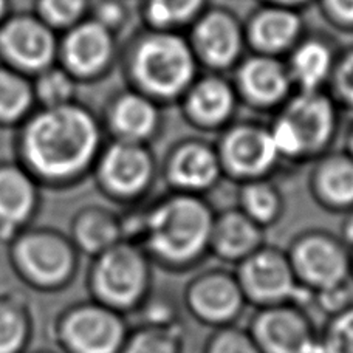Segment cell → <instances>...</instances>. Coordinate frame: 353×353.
Wrapping results in <instances>:
<instances>
[{"label":"cell","mask_w":353,"mask_h":353,"mask_svg":"<svg viewBox=\"0 0 353 353\" xmlns=\"http://www.w3.org/2000/svg\"><path fill=\"white\" fill-rule=\"evenodd\" d=\"M97 123L81 107H46L31 119L21 143V165L41 188L65 189L88 172L98 157Z\"/></svg>","instance_id":"6da1fadb"},{"label":"cell","mask_w":353,"mask_h":353,"mask_svg":"<svg viewBox=\"0 0 353 353\" xmlns=\"http://www.w3.org/2000/svg\"><path fill=\"white\" fill-rule=\"evenodd\" d=\"M216 211L201 195L172 192L146 208L141 247L155 268L181 274L210 257Z\"/></svg>","instance_id":"7a4b0ae2"},{"label":"cell","mask_w":353,"mask_h":353,"mask_svg":"<svg viewBox=\"0 0 353 353\" xmlns=\"http://www.w3.org/2000/svg\"><path fill=\"white\" fill-rule=\"evenodd\" d=\"M5 245L11 271L33 292L56 294L77 281L83 256L67 232L31 225Z\"/></svg>","instance_id":"3957f363"},{"label":"cell","mask_w":353,"mask_h":353,"mask_svg":"<svg viewBox=\"0 0 353 353\" xmlns=\"http://www.w3.org/2000/svg\"><path fill=\"white\" fill-rule=\"evenodd\" d=\"M154 270L141 245L121 241L90 259L85 276L88 298L125 316L137 313L154 292Z\"/></svg>","instance_id":"277c9868"},{"label":"cell","mask_w":353,"mask_h":353,"mask_svg":"<svg viewBox=\"0 0 353 353\" xmlns=\"http://www.w3.org/2000/svg\"><path fill=\"white\" fill-rule=\"evenodd\" d=\"M129 332L125 314L90 298L62 308L52 324L59 353H119Z\"/></svg>","instance_id":"5b68a950"},{"label":"cell","mask_w":353,"mask_h":353,"mask_svg":"<svg viewBox=\"0 0 353 353\" xmlns=\"http://www.w3.org/2000/svg\"><path fill=\"white\" fill-rule=\"evenodd\" d=\"M234 273L248 305L253 308L294 304L312 307L313 292L302 287L285 250L265 243L256 253L234 267Z\"/></svg>","instance_id":"8992f818"},{"label":"cell","mask_w":353,"mask_h":353,"mask_svg":"<svg viewBox=\"0 0 353 353\" xmlns=\"http://www.w3.org/2000/svg\"><path fill=\"white\" fill-rule=\"evenodd\" d=\"M288 261L302 287L310 292L352 281V251L338 234L323 228L304 230L285 248Z\"/></svg>","instance_id":"52a82bcc"},{"label":"cell","mask_w":353,"mask_h":353,"mask_svg":"<svg viewBox=\"0 0 353 353\" xmlns=\"http://www.w3.org/2000/svg\"><path fill=\"white\" fill-rule=\"evenodd\" d=\"M181 302L189 316L212 330L236 325L250 307L234 270L226 265L195 271L183 288Z\"/></svg>","instance_id":"ba28073f"},{"label":"cell","mask_w":353,"mask_h":353,"mask_svg":"<svg viewBox=\"0 0 353 353\" xmlns=\"http://www.w3.org/2000/svg\"><path fill=\"white\" fill-rule=\"evenodd\" d=\"M247 330L262 353H323L310 313L294 304L254 308Z\"/></svg>","instance_id":"9c48e42d"},{"label":"cell","mask_w":353,"mask_h":353,"mask_svg":"<svg viewBox=\"0 0 353 353\" xmlns=\"http://www.w3.org/2000/svg\"><path fill=\"white\" fill-rule=\"evenodd\" d=\"M135 72L148 90L171 97L191 81L194 59L180 37L159 34L141 43L135 59Z\"/></svg>","instance_id":"30bf717a"},{"label":"cell","mask_w":353,"mask_h":353,"mask_svg":"<svg viewBox=\"0 0 353 353\" xmlns=\"http://www.w3.org/2000/svg\"><path fill=\"white\" fill-rule=\"evenodd\" d=\"M103 192L121 203H134L146 194L154 180V161L138 143L123 141L105 150L98 163Z\"/></svg>","instance_id":"8fae6325"},{"label":"cell","mask_w":353,"mask_h":353,"mask_svg":"<svg viewBox=\"0 0 353 353\" xmlns=\"http://www.w3.org/2000/svg\"><path fill=\"white\" fill-rule=\"evenodd\" d=\"M42 206L41 185L27 169L0 163V242L8 243L34 225Z\"/></svg>","instance_id":"7c38bea8"},{"label":"cell","mask_w":353,"mask_h":353,"mask_svg":"<svg viewBox=\"0 0 353 353\" xmlns=\"http://www.w3.org/2000/svg\"><path fill=\"white\" fill-rule=\"evenodd\" d=\"M267 243V230L248 219L239 208L216 212L210 257L226 267H236Z\"/></svg>","instance_id":"4fadbf2b"},{"label":"cell","mask_w":353,"mask_h":353,"mask_svg":"<svg viewBox=\"0 0 353 353\" xmlns=\"http://www.w3.org/2000/svg\"><path fill=\"white\" fill-rule=\"evenodd\" d=\"M277 157L279 154L271 134L253 128H242L226 137L220 163L222 169L247 183L263 179V175L276 165Z\"/></svg>","instance_id":"5bb4252c"},{"label":"cell","mask_w":353,"mask_h":353,"mask_svg":"<svg viewBox=\"0 0 353 353\" xmlns=\"http://www.w3.org/2000/svg\"><path fill=\"white\" fill-rule=\"evenodd\" d=\"M0 48L19 67L27 70H47L56 43L52 30L33 17H16L0 30Z\"/></svg>","instance_id":"9a60e30c"},{"label":"cell","mask_w":353,"mask_h":353,"mask_svg":"<svg viewBox=\"0 0 353 353\" xmlns=\"http://www.w3.org/2000/svg\"><path fill=\"white\" fill-rule=\"evenodd\" d=\"M67 234L81 256L93 259L123 241L121 216L103 205H85L73 214Z\"/></svg>","instance_id":"2e32d148"},{"label":"cell","mask_w":353,"mask_h":353,"mask_svg":"<svg viewBox=\"0 0 353 353\" xmlns=\"http://www.w3.org/2000/svg\"><path fill=\"white\" fill-rule=\"evenodd\" d=\"M220 157L203 144L180 148L168 165V180L174 192L201 195L217 185L222 175Z\"/></svg>","instance_id":"e0dca14e"},{"label":"cell","mask_w":353,"mask_h":353,"mask_svg":"<svg viewBox=\"0 0 353 353\" xmlns=\"http://www.w3.org/2000/svg\"><path fill=\"white\" fill-rule=\"evenodd\" d=\"M283 118L293 125L301 141L302 155L325 144L335 124V117H333V109L329 101L313 93H307L294 99Z\"/></svg>","instance_id":"ac0fdd59"},{"label":"cell","mask_w":353,"mask_h":353,"mask_svg":"<svg viewBox=\"0 0 353 353\" xmlns=\"http://www.w3.org/2000/svg\"><path fill=\"white\" fill-rule=\"evenodd\" d=\"M313 197L325 211L347 214L353 211V159L332 157L313 176Z\"/></svg>","instance_id":"d6986e66"},{"label":"cell","mask_w":353,"mask_h":353,"mask_svg":"<svg viewBox=\"0 0 353 353\" xmlns=\"http://www.w3.org/2000/svg\"><path fill=\"white\" fill-rule=\"evenodd\" d=\"M112 54L109 30L99 22L81 23L67 36L64 56L72 70L81 74L98 72Z\"/></svg>","instance_id":"ffe728a7"},{"label":"cell","mask_w":353,"mask_h":353,"mask_svg":"<svg viewBox=\"0 0 353 353\" xmlns=\"http://www.w3.org/2000/svg\"><path fill=\"white\" fill-rule=\"evenodd\" d=\"M34 335L28 299L19 292L0 293V353H27Z\"/></svg>","instance_id":"44dd1931"},{"label":"cell","mask_w":353,"mask_h":353,"mask_svg":"<svg viewBox=\"0 0 353 353\" xmlns=\"http://www.w3.org/2000/svg\"><path fill=\"white\" fill-rule=\"evenodd\" d=\"M195 41L201 54L214 65H228L241 52V31L223 12H211L199 23Z\"/></svg>","instance_id":"7402d4cb"},{"label":"cell","mask_w":353,"mask_h":353,"mask_svg":"<svg viewBox=\"0 0 353 353\" xmlns=\"http://www.w3.org/2000/svg\"><path fill=\"white\" fill-rule=\"evenodd\" d=\"M237 208L263 230H270L282 220L285 201L273 183L261 179L243 183Z\"/></svg>","instance_id":"603a6c76"},{"label":"cell","mask_w":353,"mask_h":353,"mask_svg":"<svg viewBox=\"0 0 353 353\" xmlns=\"http://www.w3.org/2000/svg\"><path fill=\"white\" fill-rule=\"evenodd\" d=\"M243 88L259 103H273L283 97L288 78L279 62L267 58L248 61L241 72Z\"/></svg>","instance_id":"cb8c5ba5"},{"label":"cell","mask_w":353,"mask_h":353,"mask_svg":"<svg viewBox=\"0 0 353 353\" xmlns=\"http://www.w3.org/2000/svg\"><path fill=\"white\" fill-rule=\"evenodd\" d=\"M185 336L181 325L138 324L130 332L119 353H183Z\"/></svg>","instance_id":"d4e9b609"},{"label":"cell","mask_w":353,"mask_h":353,"mask_svg":"<svg viewBox=\"0 0 353 353\" xmlns=\"http://www.w3.org/2000/svg\"><path fill=\"white\" fill-rule=\"evenodd\" d=\"M157 124V112L148 99L135 94L124 97L113 110V125L124 141L137 143L150 135Z\"/></svg>","instance_id":"484cf974"},{"label":"cell","mask_w":353,"mask_h":353,"mask_svg":"<svg viewBox=\"0 0 353 353\" xmlns=\"http://www.w3.org/2000/svg\"><path fill=\"white\" fill-rule=\"evenodd\" d=\"M299 19L285 10H268L256 19L253 39L265 50H281L292 42L299 31Z\"/></svg>","instance_id":"4316f807"},{"label":"cell","mask_w":353,"mask_h":353,"mask_svg":"<svg viewBox=\"0 0 353 353\" xmlns=\"http://www.w3.org/2000/svg\"><path fill=\"white\" fill-rule=\"evenodd\" d=\"M234 104L231 88L219 79H206L194 88L189 107L195 117L206 123H217L230 115Z\"/></svg>","instance_id":"83f0119b"},{"label":"cell","mask_w":353,"mask_h":353,"mask_svg":"<svg viewBox=\"0 0 353 353\" xmlns=\"http://www.w3.org/2000/svg\"><path fill=\"white\" fill-rule=\"evenodd\" d=\"M330 53L323 43L308 42L296 52L293 70L299 83L307 90H313L323 83L330 70Z\"/></svg>","instance_id":"f1b7e54d"},{"label":"cell","mask_w":353,"mask_h":353,"mask_svg":"<svg viewBox=\"0 0 353 353\" xmlns=\"http://www.w3.org/2000/svg\"><path fill=\"white\" fill-rule=\"evenodd\" d=\"M33 101V88L17 73L0 67V119L14 121L25 115Z\"/></svg>","instance_id":"f546056e"},{"label":"cell","mask_w":353,"mask_h":353,"mask_svg":"<svg viewBox=\"0 0 353 353\" xmlns=\"http://www.w3.org/2000/svg\"><path fill=\"white\" fill-rule=\"evenodd\" d=\"M319 344L323 353H353V305L325 318Z\"/></svg>","instance_id":"4dcf8cb0"},{"label":"cell","mask_w":353,"mask_h":353,"mask_svg":"<svg viewBox=\"0 0 353 353\" xmlns=\"http://www.w3.org/2000/svg\"><path fill=\"white\" fill-rule=\"evenodd\" d=\"M201 353H262L253 336L243 327L230 325L214 329Z\"/></svg>","instance_id":"1f68e13d"},{"label":"cell","mask_w":353,"mask_h":353,"mask_svg":"<svg viewBox=\"0 0 353 353\" xmlns=\"http://www.w3.org/2000/svg\"><path fill=\"white\" fill-rule=\"evenodd\" d=\"M73 94L72 79L59 70H46L37 81L36 97L46 107H59L70 104Z\"/></svg>","instance_id":"d6a6232c"},{"label":"cell","mask_w":353,"mask_h":353,"mask_svg":"<svg viewBox=\"0 0 353 353\" xmlns=\"http://www.w3.org/2000/svg\"><path fill=\"white\" fill-rule=\"evenodd\" d=\"M201 3L203 0H150L149 17L159 25L183 22L194 16Z\"/></svg>","instance_id":"836d02e7"},{"label":"cell","mask_w":353,"mask_h":353,"mask_svg":"<svg viewBox=\"0 0 353 353\" xmlns=\"http://www.w3.org/2000/svg\"><path fill=\"white\" fill-rule=\"evenodd\" d=\"M353 305V282H344L313 293L312 307L324 314V319Z\"/></svg>","instance_id":"e575fe53"},{"label":"cell","mask_w":353,"mask_h":353,"mask_svg":"<svg viewBox=\"0 0 353 353\" xmlns=\"http://www.w3.org/2000/svg\"><path fill=\"white\" fill-rule=\"evenodd\" d=\"M85 0H41V10L48 23L64 27L83 14Z\"/></svg>","instance_id":"d590c367"},{"label":"cell","mask_w":353,"mask_h":353,"mask_svg":"<svg viewBox=\"0 0 353 353\" xmlns=\"http://www.w3.org/2000/svg\"><path fill=\"white\" fill-rule=\"evenodd\" d=\"M339 87H341L345 98L353 103V54H350L339 70Z\"/></svg>","instance_id":"8d00e7d4"},{"label":"cell","mask_w":353,"mask_h":353,"mask_svg":"<svg viewBox=\"0 0 353 353\" xmlns=\"http://www.w3.org/2000/svg\"><path fill=\"white\" fill-rule=\"evenodd\" d=\"M339 239L353 254V211L344 214V219L339 226Z\"/></svg>","instance_id":"74e56055"},{"label":"cell","mask_w":353,"mask_h":353,"mask_svg":"<svg viewBox=\"0 0 353 353\" xmlns=\"http://www.w3.org/2000/svg\"><path fill=\"white\" fill-rule=\"evenodd\" d=\"M329 3L339 19L353 22V0H329Z\"/></svg>","instance_id":"f35d334b"},{"label":"cell","mask_w":353,"mask_h":353,"mask_svg":"<svg viewBox=\"0 0 353 353\" xmlns=\"http://www.w3.org/2000/svg\"><path fill=\"white\" fill-rule=\"evenodd\" d=\"M6 8H8V0H0V19L3 17Z\"/></svg>","instance_id":"ab89813d"},{"label":"cell","mask_w":353,"mask_h":353,"mask_svg":"<svg viewBox=\"0 0 353 353\" xmlns=\"http://www.w3.org/2000/svg\"><path fill=\"white\" fill-rule=\"evenodd\" d=\"M27 353H59V352L53 349H37V350H28Z\"/></svg>","instance_id":"60d3db41"},{"label":"cell","mask_w":353,"mask_h":353,"mask_svg":"<svg viewBox=\"0 0 353 353\" xmlns=\"http://www.w3.org/2000/svg\"><path fill=\"white\" fill-rule=\"evenodd\" d=\"M283 2H301V0H283Z\"/></svg>","instance_id":"b9f144b4"},{"label":"cell","mask_w":353,"mask_h":353,"mask_svg":"<svg viewBox=\"0 0 353 353\" xmlns=\"http://www.w3.org/2000/svg\"><path fill=\"white\" fill-rule=\"evenodd\" d=\"M352 282H353V259H352Z\"/></svg>","instance_id":"7bdbcfd3"},{"label":"cell","mask_w":353,"mask_h":353,"mask_svg":"<svg viewBox=\"0 0 353 353\" xmlns=\"http://www.w3.org/2000/svg\"><path fill=\"white\" fill-rule=\"evenodd\" d=\"M352 146H353V140H352Z\"/></svg>","instance_id":"ee69618b"}]
</instances>
